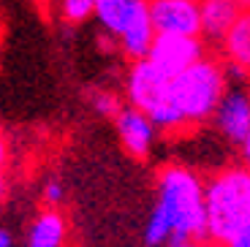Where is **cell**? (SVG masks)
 <instances>
[{
    "mask_svg": "<svg viewBox=\"0 0 250 247\" xmlns=\"http://www.w3.org/2000/svg\"><path fill=\"white\" fill-rule=\"evenodd\" d=\"M201 239H209L204 179L177 163L163 166L158 171V198L144 228V245L161 247Z\"/></svg>",
    "mask_w": 250,
    "mask_h": 247,
    "instance_id": "6da1fadb",
    "label": "cell"
},
{
    "mask_svg": "<svg viewBox=\"0 0 250 247\" xmlns=\"http://www.w3.org/2000/svg\"><path fill=\"white\" fill-rule=\"evenodd\" d=\"M226 93H229L226 65L218 57L207 55L193 68L182 71L171 79L169 106L158 123V130L180 133L185 128H199V125L215 120V111Z\"/></svg>",
    "mask_w": 250,
    "mask_h": 247,
    "instance_id": "7a4b0ae2",
    "label": "cell"
},
{
    "mask_svg": "<svg viewBox=\"0 0 250 247\" xmlns=\"http://www.w3.org/2000/svg\"><path fill=\"white\" fill-rule=\"evenodd\" d=\"M204 193L209 239L226 245L245 223H250V168L245 163L218 168L204 182Z\"/></svg>",
    "mask_w": 250,
    "mask_h": 247,
    "instance_id": "3957f363",
    "label": "cell"
},
{
    "mask_svg": "<svg viewBox=\"0 0 250 247\" xmlns=\"http://www.w3.org/2000/svg\"><path fill=\"white\" fill-rule=\"evenodd\" d=\"M174 76L163 74L152 60H136L131 62V71L125 76V95L131 101V106H136L139 111H144L147 117L155 123H161V117L166 114L169 106V84Z\"/></svg>",
    "mask_w": 250,
    "mask_h": 247,
    "instance_id": "277c9868",
    "label": "cell"
},
{
    "mask_svg": "<svg viewBox=\"0 0 250 247\" xmlns=\"http://www.w3.org/2000/svg\"><path fill=\"white\" fill-rule=\"evenodd\" d=\"M207 57V43L204 38H190V36H166L158 33L152 41V49L147 60H152L163 74L177 76L182 71L193 68L196 62Z\"/></svg>",
    "mask_w": 250,
    "mask_h": 247,
    "instance_id": "5b68a950",
    "label": "cell"
},
{
    "mask_svg": "<svg viewBox=\"0 0 250 247\" xmlns=\"http://www.w3.org/2000/svg\"><path fill=\"white\" fill-rule=\"evenodd\" d=\"M155 33L201 38V0H150Z\"/></svg>",
    "mask_w": 250,
    "mask_h": 247,
    "instance_id": "8992f818",
    "label": "cell"
},
{
    "mask_svg": "<svg viewBox=\"0 0 250 247\" xmlns=\"http://www.w3.org/2000/svg\"><path fill=\"white\" fill-rule=\"evenodd\" d=\"M114 128H117V136H120V144L123 149L131 158L136 161H144L152 149V142H155V123H152L144 111H139L136 106H123L120 114L114 117Z\"/></svg>",
    "mask_w": 250,
    "mask_h": 247,
    "instance_id": "52a82bcc",
    "label": "cell"
},
{
    "mask_svg": "<svg viewBox=\"0 0 250 247\" xmlns=\"http://www.w3.org/2000/svg\"><path fill=\"white\" fill-rule=\"evenodd\" d=\"M215 125L234 147H242L250 133V93L239 87H229L223 95L218 111H215Z\"/></svg>",
    "mask_w": 250,
    "mask_h": 247,
    "instance_id": "ba28073f",
    "label": "cell"
},
{
    "mask_svg": "<svg viewBox=\"0 0 250 247\" xmlns=\"http://www.w3.org/2000/svg\"><path fill=\"white\" fill-rule=\"evenodd\" d=\"M155 25H152L150 17V0H136L133 3V11L125 22L123 33H120V49L128 60H144L152 49V41H155Z\"/></svg>",
    "mask_w": 250,
    "mask_h": 247,
    "instance_id": "9c48e42d",
    "label": "cell"
},
{
    "mask_svg": "<svg viewBox=\"0 0 250 247\" xmlns=\"http://www.w3.org/2000/svg\"><path fill=\"white\" fill-rule=\"evenodd\" d=\"M220 55L226 65H231L237 74L250 79V8H242L234 27L220 41Z\"/></svg>",
    "mask_w": 250,
    "mask_h": 247,
    "instance_id": "30bf717a",
    "label": "cell"
},
{
    "mask_svg": "<svg viewBox=\"0 0 250 247\" xmlns=\"http://www.w3.org/2000/svg\"><path fill=\"white\" fill-rule=\"evenodd\" d=\"M239 14L242 8L237 0H201V38L220 46Z\"/></svg>",
    "mask_w": 250,
    "mask_h": 247,
    "instance_id": "8fae6325",
    "label": "cell"
},
{
    "mask_svg": "<svg viewBox=\"0 0 250 247\" xmlns=\"http://www.w3.org/2000/svg\"><path fill=\"white\" fill-rule=\"evenodd\" d=\"M65 234H68L65 217L57 209H46L33 220L27 231V247H62Z\"/></svg>",
    "mask_w": 250,
    "mask_h": 247,
    "instance_id": "7c38bea8",
    "label": "cell"
},
{
    "mask_svg": "<svg viewBox=\"0 0 250 247\" xmlns=\"http://www.w3.org/2000/svg\"><path fill=\"white\" fill-rule=\"evenodd\" d=\"M133 3L136 0H95V19L101 22V27L109 36L120 38L125 22H128V17L133 11Z\"/></svg>",
    "mask_w": 250,
    "mask_h": 247,
    "instance_id": "4fadbf2b",
    "label": "cell"
},
{
    "mask_svg": "<svg viewBox=\"0 0 250 247\" xmlns=\"http://www.w3.org/2000/svg\"><path fill=\"white\" fill-rule=\"evenodd\" d=\"M60 17L68 25H82L95 17V0H60Z\"/></svg>",
    "mask_w": 250,
    "mask_h": 247,
    "instance_id": "5bb4252c",
    "label": "cell"
},
{
    "mask_svg": "<svg viewBox=\"0 0 250 247\" xmlns=\"http://www.w3.org/2000/svg\"><path fill=\"white\" fill-rule=\"evenodd\" d=\"M90 103H93V109L98 111L101 117H117L120 114V101H117V95L114 93H106V90H93L90 93Z\"/></svg>",
    "mask_w": 250,
    "mask_h": 247,
    "instance_id": "9a60e30c",
    "label": "cell"
},
{
    "mask_svg": "<svg viewBox=\"0 0 250 247\" xmlns=\"http://www.w3.org/2000/svg\"><path fill=\"white\" fill-rule=\"evenodd\" d=\"M41 198H44L46 209H60V204L65 201V187H62L60 179H46Z\"/></svg>",
    "mask_w": 250,
    "mask_h": 247,
    "instance_id": "2e32d148",
    "label": "cell"
},
{
    "mask_svg": "<svg viewBox=\"0 0 250 247\" xmlns=\"http://www.w3.org/2000/svg\"><path fill=\"white\" fill-rule=\"evenodd\" d=\"M226 247H250V223H245L242 228L226 242Z\"/></svg>",
    "mask_w": 250,
    "mask_h": 247,
    "instance_id": "e0dca14e",
    "label": "cell"
},
{
    "mask_svg": "<svg viewBox=\"0 0 250 247\" xmlns=\"http://www.w3.org/2000/svg\"><path fill=\"white\" fill-rule=\"evenodd\" d=\"M0 247H17V236L6 226H0Z\"/></svg>",
    "mask_w": 250,
    "mask_h": 247,
    "instance_id": "ac0fdd59",
    "label": "cell"
},
{
    "mask_svg": "<svg viewBox=\"0 0 250 247\" xmlns=\"http://www.w3.org/2000/svg\"><path fill=\"white\" fill-rule=\"evenodd\" d=\"M6 161H8V144H6V139H3V133H0V171H3Z\"/></svg>",
    "mask_w": 250,
    "mask_h": 247,
    "instance_id": "d6986e66",
    "label": "cell"
},
{
    "mask_svg": "<svg viewBox=\"0 0 250 247\" xmlns=\"http://www.w3.org/2000/svg\"><path fill=\"white\" fill-rule=\"evenodd\" d=\"M239 149H242V163L250 168V133H248V139H245V144Z\"/></svg>",
    "mask_w": 250,
    "mask_h": 247,
    "instance_id": "ffe728a7",
    "label": "cell"
},
{
    "mask_svg": "<svg viewBox=\"0 0 250 247\" xmlns=\"http://www.w3.org/2000/svg\"><path fill=\"white\" fill-rule=\"evenodd\" d=\"M6 196H8V182H6V177H3V171H0V206H3Z\"/></svg>",
    "mask_w": 250,
    "mask_h": 247,
    "instance_id": "44dd1931",
    "label": "cell"
},
{
    "mask_svg": "<svg viewBox=\"0 0 250 247\" xmlns=\"http://www.w3.org/2000/svg\"><path fill=\"white\" fill-rule=\"evenodd\" d=\"M196 247H226V245H220L215 239H201V242H196Z\"/></svg>",
    "mask_w": 250,
    "mask_h": 247,
    "instance_id": "7402d4cb",
    "label": "cell"
},
{
    "mask_svg": "<svg viewBox=\"0 0 250 247\" xmlns=\"http://www.w3.org/2000/svg\"><path fill=\"white\" fill-rule=\"evenodd\" d=\"M169 247H196V242H171Z\"/></svg>",
    "mask_w": 250,
    "mask_h": 247,
    "instance_id": "603a6c76",
    "label": "cell"
},
{
    "mask_svg": "<svg viewBox=\"0 0 250 247\" xmlns=\"http://www.w3.org/2000/svg\"><path fill=\"white\" fill-rule=\"evenodd\" d=\"M239 3V8H250V0H237Z\"/></svg>",
    "mask_w": 250,
    "mask_h": 247,
    "instance_id": "cb8c5ba5",
    "label": "cell"
}]
</instances>
